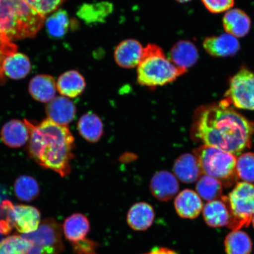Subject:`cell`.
Returning <instances> with one entry per match:
<instances>
[{"instance_id":"18","label":"cell","mask_w":254,"mask_h":254,"mask_svg":"<svg viewBox=\"0 0 254 254\" xmlns=\"http://www.w3.org/2000/svg\"><path fill=\"white\" fill-rule=\"evenodd\" d=\"M0 136L3 142L11 148H20L30 138V132L25 123L19 120H11L2 126Z\"/></svg>"},{"instance_id":"27","label":"cell","mask_w":254,"mask_h":254,"mask_svg":"<svg viewBox=\"0 0 254 254\" xmlns=\"http://www.w3.org/2000/svg\"><path fill=\"white\" fill-rule=\"evenodd\" d=\"M48 34L53 39H60L68 33L72 23L71 18L65 10L59 9L47 18L46 22Z\"/></svg>"},{"instance_id":"15","label":"cell","mask_w":254,"mask_h":254,"mask_svg":"<svg viewBox=\"0 0 254 254\" xmlns=\"http://www.w3.org/2000/svg\"><path fill=\"white\" fill-rule=\"evenodd\" d=\"M169 59L177 67L187 71L197 63L198 50L190 41L180 40L171 48Z\"/></svg>"},{"instance_id":"2","label":"cell","mask_w":254,"mask_h":254,"mask_svg":"<svg viewBox=\"0 0 254 254\" xmlns=\"http://www.w3.org/2000/svg\"><path fill=\"white\" fill-rule=\"evenodd\" d=\"M30 132L28 152L43 169L65 177L71 173L74 158L75 139L67 126L57 125L46 119L39 123L24 119Z\"/></svg>"},{"instance_id":"21","label":"cell","mask_w":254,"mask_h":254,"mask_svg":"<svg viewBox=\"0 0 254 254\" xmlns=\"http://www.w3.org/2000/svg\"><path fill=\"white\" fill-rule=\"evenodd\" d=\"M31 64L29 59L23 54L14 53L8 55L3 61L1 71L4 75L12 79H20L29 74Z\"/></svg>"},{"instance_id":"4","label":"cell","mask_w":254,"mask_h":254,"mask_svg":"<svg viewBox=\"0 0 254 254\" xmlns=\"http://www.w3.org/2000/svg\"><path fill=\"white\" fill-rule=\"evenodd\" d=\"M186 72L177 67L163 49L154 44L144 48L136 70L138 84L152 89L170 84Z\"/></svg>"},{"instance_id":"12","label":"cell","mask_w":254,"mask_h":254,"mask_svg":"<svg viewBox=\"0 0 254 254\" xmlns=\"http://www.w3.org/2000/svg\"><path fill=\"white\" fill-rule=\"evenodd\" d=\"M203 47L208 55L216 57H233L240 50V44L237 38L228 33L206 37L203 42Z\"/></svg>"},{"instance_id":"11","label":"cell","mask_w":254,"mask_h":254,"mask_svg":"<svg viewBox=\"0 0 254 254\" xmlns=\"http://www.w3.org/2000/svg\"><path fill=\"white\" fill-rule=\"evenodd\" d=\"M203 215L209 226L215 228L229 226L232 214L227 196H222L220 200L215 199L206 203L203 207Z\"/></svg>"},{"instance_id":"10","label":"cell","mask_w":254,"mask_h":254,"mask_svg":"<svg viewBox=\"0 0 254 254\" xmlns=\"http://www.w3.org/2000/svg\"><path fill=\"white\" fill-rule=\"evenodd\" d=\"M179 188L176 177L169 171H158L151 178L150 184L151 192L159 201H169L179 192Z\"/></svg>"},{"instance_id":"14","label":"cell","mask_w":254,"mask_h":254,"mask_svg":"<svg viewBox=\"0 0 254 254\" xmlns=\"http://www.w3.org/2000/svg\"><path fill=\"white\" fill-rule=\"evenodd\" d=\"M47 119L62 126H67L74 120L77 109L74 103L64 96L56 97L46 107Z\"/></svg>"},{"instance_id":"20","label":"cell","mask_w":254,"mask_h":254,"mask_svg":"<svg viewBox=\"0 0 254 254\" xmlns=\"http://www.w3.org/2000/svg\"><path fill=\"white\" fill-rule=\"evenodd\" d=\"M57 84L55 78L49 75H39L31 79L28 91L35 100L49 103L56 98Z\"/></svg>"},{"instance_id":"30","label":"cell","mask_w":254,"mask_h":254,"mask_svg":"<svg viewBox=\"0 0 254 254\" xmlns=\"http://www.w3.org/2000/svg\"><path fill=\"white\" fill-rule=\"evenodd\" d=\"M222 184L213 177L204 175L199 178L196 186L198 195L206 201H211L220 197L222 191Z\"/></svg>"},{"instance_id":"7","label":"cell","mask_w":254,"mask_h":254,"mask_svg":"<svg viewBox=\"0 0 254 254\" xmlns=\"http://www.w3.org/2000/svg\"><path fill=\"white\" fill-rule=\"evenodd\" d=\"M224 100L238 109L254 111V72L242 67L232 77Z\"/></svg>"},{"instance_id":"38","label":"cell","mask_w":254,"mask_h":254,"mask_svg":"<svg viewBox=\"0 0 254 254\" xmlns=\"http://www.w3.org/2000/svg\"><path fill=\"white\" fill-rule=\"evenodd\" d=\"M176 1L181 2V3H185L188 2L189 1H191V0H176Z\"/></svg>"},{"instance_id":"8","label":"cell","mask_w":254,"mask_h":254,"mask_svg":"<svg viewBox=\"0 0 254 254\" xmlns=\"http://www.w3.org/2000/svg\"><path fill=\"white\" fill-rule=\"evenodd\" d=\"M63 228L54 218H47L40 222L36 231L23 234L25 239L43 254H59L64 250Z\"/></svg>"},{"instance_id":"28","label":"cell","mask_w":254,"mask_h":254,"mask_svg":"<svg viewBox=\"0 0 254 254\" xmlns=\"http://www.w3.org/2000/svg\"><path fill=\"white\" fill-rule=\"evenodd\" d=\"M224 246L227 254H250L252 251L253 243L249 235L238 230L228 235Z\"/></svg>"},{"instance_id":"19","label":"cell","mask_w":254,"mask_h":254,"mask_svg":"<svg viewBox=\"0 0 254 254\" xmlns=\"http://www.w3.org/2000/svg\"><path fill=\"white\" fill-rule=\"evenodd\" d=\"M155 212L152 206L145 202L135 203L129 208L127 221L132 230L145 231L153 224Z\"/></svg>"},{"instance_id":"36","label":"cell","mask_w":254,"mask_h":254,"mask_svg":"<svg viewBox=\"0 0 254 254\" xmlns=\"http://www.w3.org/2000/svg\"><path fill=\"white\" fill-rule=\"evenodd\" d=\"M72 244L73 250L77 254H98L97 245L91 240H87L79 241Z\"/></svg>"},{"instance_id":"25","label":"cell","mask_w":254,"mask_h":254,"mask_svg":"<svg viewBox=\"0 0 254 254\" xmlns=\"http://www.w3.org/2000/svg\"><path fill=\"white\" fill-rule=\"evenodd\" d=\"M113 11L111 3L101 1L82 5L78 9L77 15L85 24H96L103 23Z\"/></svg>"},{"instance_id":"3","label":"cell","mask_w":254,"mask_h":254,"mask_svg":"<svg viewBox=\"0 0 254 254\" xmlns=\"http://www.w3.org/2000/svg\"><path fill=\"white\" fill-rule=\"evenodd\" d=\"M44 22L25 0H0V30L11 41L36 36Z\"/></svg>"},{"instance_id":"16","label":"cell","mask_w":254,"mask_h":254,"mask_svg":"<svg viewBox=\"0 0 254 254\" xmlns=\"http://www.w3.org/2000/svg\"><path fill=\"white\" fill-rule=\"evenodd\" d=\"M173 171L177 179L186 184L195 182L202 174L197 158L188 153L181 155L175 161Z\"/></svg>"},{"instance_id":"29","label":"cell","mask_w":254,"mask_h":254,"mask_svg":"<svg viewBox=\"0 0 254 254\" xmlns=\"http://www.w3.org/2000/svg\"><path fill=\"white\" fill-rule=\"evenodd\" d=\"M14 193L22 201L31 202L36 199L40 194V186L37 181L33 177L22 175L15 181Z\"/></svg>"},{"instance_id":"34","label":"cell","mask_w":254,"mask_h":254,"mask_svg":"<svg viewBox=\"0 0 254 254\" xmlns=\"http://www.w3.org/2000/svg\"><path fill=\"white\" fill-rule=\"evenodd\" d=\"M17 49V46L12 43L7 36L0 30V83L4 81L1 71L2 63L6 57L15 53Z\"/></svg>"},{"instance_id":"37","label":"cell","mask_w":254,"mask_h":254,"mask_svg":"<svg viewBox=\"0 0 254 254\" xmlns=\"http://www.w3.org/2000/svg\"><path fill=\"white\" fill-rule=\"evenodd\" d=\"M144 254H178L174 251L167 248L158 247L152 249L150 252Z\"/></svg>"},{"instance_id":"1","label":"cell","mask_w":254,"mask_h":254,"mask_svg":"<svg viewBox=\"0 0 254 254\" xmlns=\"http://www.w3.org/2000/svg\"><path fill=\"white\" fill-rule=\"evenodd\" d=\"M254 133L253 124L224 100L199 107L193 116V139L234 155L250 147Z\"/></svg>"},{"instance_id":"33","label":"cell","mask_w":254,"mask_h":254,"mask_svg":"<svg viewBox=\"0 0 254 254\" xmlns=\"http://www.w3.org/2000/svg\"><path fill=\"white\" fill-rule=\"evenodd\" d=\"M38 14L45 17L55 11L64 0H25Z\"/></svg>"},{"instance_id":"39","label":"cell","mask_w":254,"mask_h":254,"mask_svg":"<svg viewBox=\"0 0 254 254\" xmlns=\"http://www.w3.org/2000/svg\"><path fill=\"white\" fill-rule=\"evenodd\" d=\"M252 221L253 222V226H254V215L253 216V217L252 218Z\"/></svg>"},{"instance_id":"5","label":"cell","mask_w":254,"mask_h":254,"mask_svg":"<svg viewBox=\"0 0 254 254\" xmlns=\"http://www.w3.org/2000/svg\"><path fill=\"white\" fill-rule=\"evenodd\" d=\"M202 172L220 181L225 186L236 183L237 158L231 152L212 146L202 145L194 151Z\"/></svg>"},{"instance_id":"9","label":"cell","mask_w":254,"mask_h":254,"mask_svg":"<svg viewBox=\"0 0 254 254\" xmlns=\"http://www.w3.org/2000/svg\"><path fill=\"white\" fill-rule=\"evenodd\" d=\"M5 220L19 233L27 234L36 231L41 222L40 212L33 206L13 204L5 200L0 205Z\"/></svg>"},{"instance_id":"32","label":"cell","mask_w":254,"mask_h":254,"mask_svg":"<svg viewBox=\"0 0 254 254\" xmlns=\"http://www.w3.org/2000/svg\"><path fill=\"white\" fill-rule=\"evenodd\" d=\"M238 177L246 183H254V153L247 152L237 159Z\"/></svg>"},{"instance_id":"6","label":"cell","mask_w":254,"mask_h":254,"mask_svg":"<svg viewBox=\"0 0 254 254\" xmlns=\"http://www.w3.org/2000/svg\"><path fill=\"white\" fill-rule=\"evenodd\" d=\"M231 208L232 220L229 227L232 230L248 226L254 215V185L246 182L237 184L227 196Z\"/></svg>"},{"instance_id":"23","label":"cell","mask_w":254,"mask_h":254,"mask_svg":"<svg viewBox=\"0 0 254 254\" xmlns=\"http://www.w3.org/2000/svg\"><path fill=\"white\" fill-rule=\"evenodd\" d=\"M63 230L66 240L72 244L78 243L86 238L90 230V222L83 214H73L65 219Z\"/></svg>"},{"instance_id":"24","label":"cell","mask_w":254,"mask_h":254,"mask_svg":"<svg viewBox=\"0 0 254 254\" xmlns=\"http://www.w3.org/2000/svg\"><path fill=\"white\" fill-rule=\"evenodd\" d=\"M86 82L80 73L75 70L65 72L57 82V88L63 96L74 98L83 93Z\"/></svg>"},{"instance_id":"26","label":"cell","mask_w":254,"mask_h":254,"mask_svg":"<svg viewBox=\"0 0 254 254\" xmlns=\"http://www.w3.org/2000/svg\"><path fill=\"white\" fill-rule=\"evenodd\" d=\"M79 134L89 142H97L104 134L102 120L96 114L88 112L79 119L77 124Z\"/></svg>"},{"instance_id":"13","label":"cell","mask_w":254,"mask_h":254,"mask_svg":"<svg viewBox=\"0 0 254 254\" xmlns=\"http://www.w3.org/2000/svg\"><path fill=\"white\" fill-rule=\"evenodd\" d=\"M144 48L138 40L126 39L118 44L114 51V59L117 64L124 68L137 67L140 62Z\"/></svg>"},{"instance_id":"17","label":"cell","mask_w":254,"mask_h":254,"mask_svg":"<svg viewBox=\"0 0 254 254\" xmlns=\"http://www.w3.org/2000/svg\"><path fill=\"white\" fill-rule=\"evenodd\" d=\"M174 205L180 217L187 219L197 217L203 209L202 202L198 193L189 189L182 190L177 195Z\"/></svg>"},{"instance_id":"35","label":"cell","mask_w":254,"mask_h":254,"mask_svg":"<svg viewBox=\"0 0 254 254\" xmlns=\"http://www.w3.org/2000/svg\"><path fill=\"white\" fill-rule=\"evenodd\" d=\"M208 11L214 14L228 10L233 7L234 0H201Z\"/></svg>"},{"instance_id":"31","label":"cell","mask_w":254,"mask_h":254,"mask_svg":"<svg viewBox=\"0 0 254 254\" xmlns=\"http://www.w3.org/2000/svg\"><path fill=\"white\" fill-rule=\"evenodd\" d=\"M31 246L23 236H8L0 241V254H27Z\"/></svg>"},{"instance_id":"22","label":"cell","mask_w":254,"mask_h":254,"mask_svg":"<svg viewBox=\"0 0 254 254\" xmlns=\"http://www.w3.org/2000/svg\"><path fill=\"white\" fill-rule=\"evenodd\" d=\"M251 19L245 12L240 9H232L225 13L223 25L227 33L235 37H243L249 34L251 28Z\"/></svg>"}]
</instances>
